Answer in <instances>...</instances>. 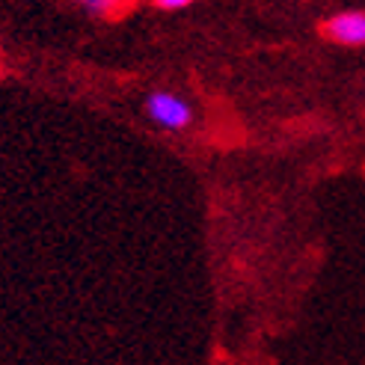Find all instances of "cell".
<instances>
[{
  "label": "cell",
  "instance_id": "obj_4",
  "mask_svg": "<svg viewBox=\"0 0 365 365\" xmlns=\"http://www.w3.org/2000/svg\"><path fill=\"white\" fill-rule=\"evenodd\" d=\"M81 9H83L86 15H96V18H101V15H107V9H110V4H81Z\"/></svg>",
  "mask_w": 365,
  "mask_h": 365
},
{
  "label": "cell",
  "instance_id": "obj_3",
  "mask_svg": "<svg viewBox=\"0 0 365 365\" xmlns=\"http://www.w3.org/2000/svg\"><path fill=\"white\" fill-rule=\"evenodd\" d=\"M190 6V0H160L158 4V9H163V12H178V9H187Z\"/></svg>",
  "mask_w": 365,
  "mask_h": 365
},
{
  "label": "cell",
  "instance_id": "obj_2",
  "mask_svg": "<svg viewBox=\"0 0 365 365\" xmlns=\"http://www.w3.org/2000/svg\"><path fill=\"white\" fill-rule=\"evenodd\" d=\"M321 36L336 45H348V48H362L365 45V12L362 9H344L330 15L321 24Z\"/></svg>",
  "mask_w": 365,
  "mask_h": 365
},
{
  "label": "cell",
  "instance_id": "obj_1",
  "mask_svg": "<svg viewBox=\"0 0 365 365\" xmlns=\"http://www.w3.org/2000/svg\"><path fill=\"white\" fill-rule=\"evenodd\" d=\"M143 110L155 125H160L163 131H185L193 125V107L185 96H175L170 89H155L145 96Z\"/></svg>",
  "mask_w": 365,
  "mask_h": 365
}]
</instances>
